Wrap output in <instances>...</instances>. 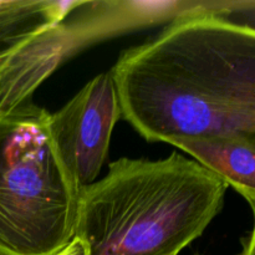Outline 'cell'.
Here are the masks:
<instances>
[{
  "label": "cell",
  "instance_id": "6da1fadb",
  "mask_svg": "<svg viewBox=\"0 0 255 255\" xmlns=\"http://www.w3.org/2000/svg\"><path fill=\"white\" fill-rule=\"evenodd\" d=\"M121 116L149 142L255 138V30L214 12L184 15L110 70Z\"/></svg>",
  "mask_w": 255,
  "mask_h": 255
},
{
  "label": "cell",
  "instance_id": "7a4b0ae2",
  "mask_svg": "<svg viewBox=\"0 0 255 255\" xmlns=\"http://www.w3.org/2000/svg\"><path fill=\"white\" fill-rule=\"evenodd\" d=\"M227 186L192 159L121 158L79 192L74 237L90 255H178L224 204Z\"/></svg>",
  "mask_w": 255,
  "mask_h": 255
},
{
  "label": "cell",
  "instance_id": "3957f363",
  "mask_svg": "<svg viewBox=\"0 0 255 255\" xmlns=\"http://www.w3.org/2000/svg\"><path fill=\"white\" fill-rule=\"evenodd\" d=\"M32 101L0 116V255H52L74 238L79 192Z\"/></svg>",
  "mask_w": 255,
  "mask_h": 255
},
{
  "label": "cell",
  "instance_id": "277c9868",
  "mask_svg": "<svg viewBox=\"0 0 255 255\" xmlns=\"http://www.w3.org/2000/svg\"><path fill=\"white\" fill-rule=\"evenodd\" d=\"M80 0H0V116L32 101L35 90L72 55L62 21Z\"/></svg>",
  "mask_w": 255,
  "mask_h": 255
},
{
  "label": "cell",
  "instance_id": "5b68a950",
  "mask_svg": "<svg viewBox=\"0 0 255 255\" xmlns=\"http://www.w3.org/2000/svg\"><path fill=\"white\" fill-rule=\"evenodd\" d=\"M120 117L119 97L110 71L87 82L56 114H49L50 138L79 189L96 182Z\"/></svg>",
  "mask_w": 255,
  "mask_h": 255
},
{
  "label": "cell",
  "instance_id": "8992f818",
  "mask_svg": "<svg viewBox=\"0 0 255 255\" xmlns=\"http://www.w3.org/2000/svg\"><path fill=\"white\" fill-rule=\"evenodd\" d=\"M251 1H81L64 20L75 52L97 40L184 15L214 12L229 16L254 12Z\"/></svg>",
  "mask_w": 255,
  "mask_h": 255
},
{
  "label": "cell",
  "instance_id": "52a82bcc",
  "mask_svg": "<svg viewBox=\"0 0 255 255\" xmlns=\"http://www.w3.org/2000/svg\"><path fill=\"white\" fill-rule=\"evenodd\" d=\"M172 146L182 149L231 186L255 209V138L203 137L176 139Z\"/></svg>",
  "mask_w": 255,
  "mask_h": 255
},
{
  "label": "cell",
  "instance_id": "ba28073f",
  "mask_svg": "<svg viewBox=\"0 0 255 255\" xmlns=\"http://www.w3.org/2000/svg\"><path fill=\"white\" fill-rule=\"evenodd\" d=\"M52 255H90V249L81 238L74 237L64 248Z\"/></svg>",
  "mask_w": 255,
  "mask_h": 255
},
{
  "label": "cell",
  "instance_id": "9c48e42d",
  "mask_svg": "<svg viewBox=\"0 0 255 255\" xmlns=\"http://www.w3.org/2000/svg\"><path fill=\"white\" fill-rule=\"evenodd\" d=\"M254 242L255 232L252 231L248 236L242 239V252L238 255H254Z\"/></svg>",
  "mask_w": 255,
  "mask_h": 255
},
{
  "label": "cell",
  "instance_id": "30bf717a",
  "mask_svg": "<svg viewBox=\"0 0 255 255\" xmlns=\"http://www.w3.org/2000/svg\"><path fill=\"white\" fill-rule=\"evenodd\" d=\"M194 255H203V254H199V253H197V254H194Z\"/></svg>",
  "mask_w": 255,
  "mask_h": 255
}]
</instances>
